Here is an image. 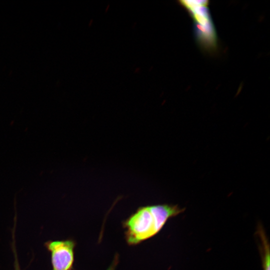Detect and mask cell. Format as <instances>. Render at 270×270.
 Returning <instances> with one entry per match:
<instances>
[{
  "label": "cell",
  "instance_id": "obj_3",
  "mask_svg": "<svg viewBox=\"0 0 270 270\" xmlns=\"http://www.w3.org/2000/svg\"><path fill=\"white\" fill-rule=\"evenodd\" d=\"M44 246L50 254L52 270H74L75 240H48Z\"/></svg>",
  "mask_w": 270,
  "mask_h": 270
},
{
  "label": "cell",
  "instance_id": "obj_4",
  "mask_svg": "<svg viewBox=\"0 0 270 270\" xmlns=\"http://www.w3.org/2000/svg\"><path fill=\"white\" fill-rule=\"evenodd\" d=\"M262 238L264 245V270H270V249L269 244L266 240L265 236Z\"/></svg>",
  "mask_w": 270,
  "mask_h": 270
},
{
  "label": "cell",
  "instance_id": "obj_6",
  "mask_svg": "<svg viewBox=\"0 0 270 270\" xmlns=\"http://www.w3.org/2000/svg\"><path fill=\"white\" fill-rule=\"evenodd\" d=\"M119 262V256L118 254H116L114 256V258L110 266L107 268L106 270H115L117 265Z\"/></svg>",
  "mask_w": 270,
  "mask_h": 270
},
{
  "label": "cell",
  "instance_id": "obj_1",
  "mask_svg": "<svg viewBox=\"0 0 270 270\" xmlns=\"http://www.w3.org/2000/svg\"><path fill=\"white\" fill-rule=\"evenodd\" d=\"M184 210L178 205L168 204L138 207L122 222L126 244L130 246H136L155 236L169 218Z\"/></svg>",
  "mask_w": 270,
  "mask_h": 270
},
{
  "label": "cell",
  "instance_id": "obj_5",
  "mask_svg": "<svg viewBox=\"0 0 270 270\" xmlns=\"http://www.w3.org/2000/svg\"><path fill=\"white\" fill-rule=\"evenodd\" d=\"M12 248L14 254V270H20V264L18 262V257L17 256V253L16 249L14 240H13V243L12 244Z\"/></svg>",
  "mask_w": 270,
  "mask_h": 270
},
{
  "label": "cell",
  "instance_id": "obj_2",
  "mask_svg": "<svg viewBox=\"0 0 270 270\" xmlns=\"http://www.w3.org/2000/svg\"><path fill=\"white\" fill-rule=\"evenodd\" d=\"M178 2L192 19L194 38L198 46L206 52H216L218 36L210 12L208 1L179 0Z\"/></svg>",
  "mask_w": 270,
  "mask_h": 270
}]
</instances>
